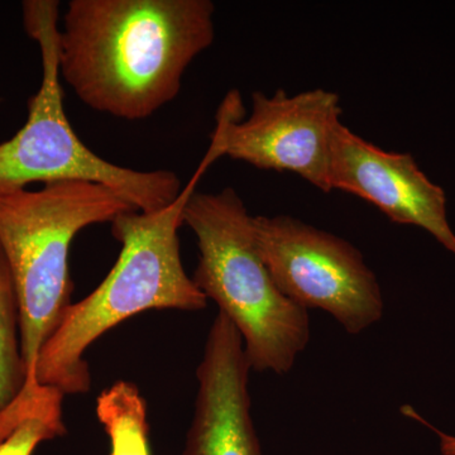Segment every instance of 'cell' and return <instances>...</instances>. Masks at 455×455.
Returning a JSON list of instances; mask_svg holds the SVG:
<instances>
[{
  "label": "cell",
  "mask_w": 455,
  "mask_h": 455,
  "mask_svg": "<svg viewBox=\"0 0 455 455\" xmlns=\"http://www.w3.org/2000/svg\"><path fill=\"white\" fill-rule=\"evenodd\" d=\"M211 0H71L60 74L85 106L142 121L171 103L215 38Z\"/></svg>",
  "instance_id": "6da1fadb"
},
{
  "label": "cell",
  "mask_w": 455,
  "mask_h": 455,
  "mask_svg": "<svg viewBox=\"0 0 455 455\" xmlns=\"http://www.w3.org/2000/svg\"><path fill=\"white\" fill-rule=\"evenodd\" d=\"M209 166L202 163L175 202L160 211L114 218L121 253L103 283L66 310L36 363V379L66 395L86 394L92 374L86 350L114 326L148 310L202 311L208 298L188 276L180 252L184 209Z\"/></svg>",
  "instance_id": "7a4b0ae2"
},
{
  "label": "cell",
  "mask_w": 455,
  "mask_h": 455,
  "mask_svg": "<svg viewBox=\"0 0 455 455\" xmlns=\"http://www.w3.org/2000/svg\"><path fill=\"white\" fill-rule=\"evenodd\" d=\"M252 218L235 188L190 196L184 224L199 245L193 281L241 334L252 371L283 376L309 344L310 317L275 283L257 248Z\"/></svg>",
  "instance_id": "3957f363"
},
{
  "label": "cell",
  "mask_w": 455,
  "mask_h": 455,
  "mask_svg": "<svg viewBox=\"0 0 455 455\" xmlns=\"http://www.w3.org/2000/svg\"><path fill=\"white\" fill-rule=\"evenodd\" d=\"M130 211L134 209L118 194L94 182L61 181L0 194V245L20 295L27 379H37L42 347L73 304L68 259L75 236Z\"/></svg>",
  "instance_id": "277c9868"
},
{
  "label": "cell",
  "mask_w": 455,
  "mask_h": 455,
  "mask_svg": "<svg viewBox=\"0 0 455 455\" xmlns=\"http://www.w3.org/2000/svg\"><path fill=\"white\" fill-rule=\"evenodd\" d=\"M23 20L29 37L40 46L42 82L29 99L25 125L0 143V194L33 182L86 181L110 188L134 211H160L175 202L182 191L175 172L118 166L94 154L75 133L60 83V3L27 0Z\"/></svg>",
  "instance_id": "5b68a950"
},
{
  "label": "cell",
  "mask_w": 455,
  "mask_h": 455,
  "mask_svg": "<svg viewBox=\"0 0 455 455\" xmlns=\"http://www.w3.org/2000/svg\"><path fill=\"white\" fill-rule=\"evenodd\" d=\"M252 227L263 262L293 304L325 311L350 335L382 319L381 286L357 247L289 215H259Z\"/></svg>",
  "instance_id": "8992f818"
},
{
  "label": "cell",
  "mask_w": 455,
  "mask_h": 455,
  "mask_svg": "<svg viewBox=\"0 0 455 455\" xmlns=\"http://www.w3.org/2000/svg\"><path fill=\"white\" fill-rule=\"evenodd\" d=\"M241 99L232 92L221 104L209 154L229 156L260 170L296 173L319 190L329 182L335 132L340 124L339 95L324 89L289 95L256 92L252 113L241 122Z\"/></svg>",
  "instance_id": "52a82bcc"
},
{
  "label": "cell",
  "mask_w": 455,
  "mask_h": 455,
  "mask_svg": "<svg viewBox=\"0 0 455 455\" xmlns=\"http://www.w3.org/2000/svg\"><path fill=\"white\" fill-rule=\"evenodd\" d=\"M329 182L367 200L397 224L423 228L455 254L447 196L410 154L383 151L344 124L335 132Z\"/></svg>",
  "instance_id": "ba28073f"
},
{
  "label": "cell",
  "mask_w": 455,
  "mask_h": 455,
  "mask_svg": "<svg viewBox=\"0 0 455 455\" xmlns=\"http://www.w3.org/2000/svg\"><path fill=\"white\" fill-rule=\"evenodd\" d=\"M243 339L218 313L196 370V411L182 455H265L251 415Z\"/></svg>",
  "instance_id": "9c48e42d"
},
{
  "label": "cell",
  "mask_w": 455,
  "mask_h": 455,
  "mask_svg": "<svg viewBox=\"0 0 455 455\" xmlns=\"http://www.w3.org/2000/svg\"><path fill=\"white\" fill-rule=\"evenodd\" d=\"M64 397L59 388L26 379L0 409V455H32L42 443L65 435Z\"/></svg>",
  "instance_id": "30bf717a"
},
{
  "label": "cell",
  "mask_w": 455,
  "mask_h": 455,
  "mask_svg": "<svg viewBox=\"0 0 455 455\" xmlns=\"http://www.w3.org/2000/svg\"><path fill=\"white\" fill-rule=\"evenodd\" d=\"M97 416L109 436V455H152L146 400L134 383L122 379L101 392Z\"/></svg>",
  "instance_id": "8fae6325"
},
{
  "label": "cell",
  "mask_w": 455,
  "mask_h": 455,
  "mask_svg": "<svg viewBox=\"0 0 455 455\" xmlns=\"http://www.w3.org/2000/svg\"><path fill=\"white\" fill-rule=\"evenodd\" d=\"M26 379L20 295L11 265L0 245V409L17 396Z\"/></svg>",
  "instance_id": "7c38bea8"
},
{
  "label": "cell",
  "mask_w": 455,
  "mask_h": 455,
  "mask_svg": "<svg viewBox=\"0 0 455 455\" xmlns=\"http://www.w3.org/2000/svg\"><path fill=\"white\" fill-rule=\"evenodd\" d=\"M401 414L405 415L406 418L412 419V420L418 421L424 427H429L431 431L439 436L440 440V453L443 455H455V435L444 433V431L436 429L434 425H431L429 421L425 420L423 416L419 414L418 411L410 405L401 407Z\"/></svg>",
  "instance_id": "4fadbf2b"
}]
</instances>
